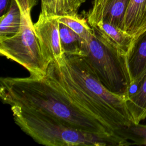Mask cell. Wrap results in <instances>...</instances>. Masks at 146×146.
<instances>
[{
    "label": "cell",
    "instance_id": "obj_1",
    "mask_svg": "<svg viewBox=\"0 0 146 146\" xmlns=\"http://www.w3.org/2000/svg\"><path fill=\"white\" fill-rule=\"evenodd\" d=\"M44 77L74 106L115 132L132 123L126 98L108 91L83 56L64 54L49 64Z\"/></svg>",
    "mask_w": 146,
    "mask_h": 146
},
{
    "label": "cell",
    "instance_id": "obj_2",
    "mask_svg": "<svg viewBox=\"0 0 146 146\" xmlns=\"http://www.w3.org/2000/svg\"><path fill=\"white\" fill-rule=\"evenodd\" d=\"M0 84V96L4 104L44 115L81 131L97 134H116L74 106L44 76L1 78Z\"/></svg>",
    "mask_w": 146,
    "mask_h": 146
},
{
    "label": "cell",
    "instance_id": "obj_3",
    "mask_svg": "<svg viewBox=\"0 0 146 146\" xmlns=\"http://www.w3.org/2000/svg\"><path fill=\"white\" fill-rule=\"evenodd\" d=\"M14 120L36 143L47 146H121L132 144L118 134L90 133L68 127L44 115L11 106Z\"/></svg>",
    "mask_w": 146,
    "mask_h": 146
},
{
    "label": "cell",
    "instance_id": "obj_4",
    "mask_svg": "<svg viewBox=\"0 0 146 146\" xmlns=\"http://www.w3.org/2000/svg\"><path fill=\"white\" fill-rule=\"evenodd\" d=\"M94 34L83 56L101 83L111 92L127 98L132 87L126 54L92 27Z\"/></svg>",
    "mask_w": 146,
    "mask_h": 146
},
{
    "label": "cell",
    "instance_id": "obj_5",
    "mask_svg": "<svg viewBox=\"0 0 146 146\" xmlns=\"http://www.w3.org/2000/svg\"><path fill=\"white\" fill-rule=\"evenodd\" d=\"M21 11V24L15 35L0 39L1 55L24 67L35 78L45 76L48 65L44 59L31 17L36 0H15Z\"/></svg>",
    "mask_w": 146,
    "mask_h": 146
},
{
    "label": "cell",
    "instance_id": "obj_6",
    "mask_svg": "<svg viewBox=\"0 0 146 146\" xmlns=\"http://www.w3.org/2000/svg\"><path fill=\"white\" fill-rule=\"evenodd\" d=\"M34 27L47 64L49 65L51 62L62 59L64 54L61 47L58 17L40 13Z\"/></svg>",
    "mask_w": 146,
    "mask_h": 146
},
{
    "label": "cell",
    "instance_id": "obj_7",
    "mask_svg": "<svg viewBox=\"0 0 146 146\" xmlns=\"http://www.w3.org/2000/svg\"><path fill=\"white\" fill-rule=\"evenodd\" d=\"M126 58L132 86H136L146 75V29L133 36Z\"/></svg>",
    "mask_w": 146,
    "mask_h": 146
},
{
    "label": "cell",
    "instance_id": "obj_8",
    "mask_svg": "<svg viewBox=\"0 0 146 146\" xmlns=\"http://www.w3.org/2000/svg\"><path fill=\"white\" fill-rule=\"evenodd\" d=\"M146 25V0H129L124 18L125 31L134 36Z\"/></svg>",
    "mask_w": 146,
    "mask_h": 146
},
{
    "label": "cell",
    "instance_id": "obj_9",
    "mask_svg": "<svg viewBox=\"0 0 146 146\" xmlns=\"http://www.w3.org/2000/svg\"><path fill=\"white\" fill-rule=\"evenodd\" d=\"M133 93L126 98V104L130 119L133 123H140L146 118V75Z\"/></svg>",
    "mask_w": 146,
    "mask_h": 146
},
{
    "label": "cell",
    "instance_id": "obj_10",
    "mask_svg": "<svg viewBox=\"0 0 146 146\" xmlns=\"http://www.w3.org/2000/svg\"><path fill=\"white\" fill-rule=\"evenodd\" d=\"M86 0H41L40 13L50 17L71 16L78 14Z\"/></svg>",
    "mask_w": 146,
    "mask_h": 146
},
{
    "label": "cell",
    "instance_id": "obj_11",
    "mask_svg": "<svg viewBox=\"0 0 146 146\" xmlns=\"http://www.w3.org/2000/svg\"><path fill=\"white\" fill-rule=\"evenodd\" d=\"M102 36L108 42L127 54L131 44L133 36L125 31L110 23L100 21L95 26Z\"/></svg>",
    "mask_w": 146,
    "mask_h": 146
},
{
    "label": "cell",
    "instance_id": "obj_12",
    "mask_svg": "<svg viewBox=\"0 0 146 146\" xmlns=\"http://www.w3.org/2000/svg\"><path fill=\"white\" fill-rule=\"evenodd\" d=\"M59 34L62 51L67 55H81L86 54L88 43L68 26L59 22Z\"/></svg>",
    "mask_w": 146,
    "mask_h": 146
},
{
    "label": "cell",
    "instance_id": "obj_13",
    "mask_svg": "<svg viewBox=\"0 0 146 146\" xmlns=\"http://www.w3.org/2000/svg\"><path fill=\"white\" fill-rule=\"evenodd\" d=\"M129 2V0H110L100 13L96 24L104 21L125 31L124 18Z\"/></svg>",
    "mask_w": 146,
    "mask_h": 146
},
{
    "label": "cell",
    "instance_id": "obj_14",
    "mask_svg": "<svg viewBox=\"0 0 146 146\" xmlns=\"http://www.w3.org/2000/svg\"><path fill=\"white\" fill-rule=\"evenodd\" d=\"M21 14L15 0H10L7 11L1 16L0 39L17 34L21 27Z\"/></svg>",
    "mask_w": 146,
    "mask_h": 146
},
{
    "label": "cell",
    "instance_id": "obj_15",
    "mask_svg": "<svg viewBox=\"0 0 146 146\" xmlns=\"http://www.w3.org/2000/svg\"><path fill=\"white\" fill-rule=\"evenodd\" d=\"M58 19L60 23L68 26L86 42L88 43L92 38L94 30L88 23L87 19H84L78 14L59 17Z\"/></svg>",
    "mask_w": 146,
    "mask_h": 146
},
{
    "label": "cell",
    "instance_id": "obj_16",
    "mask_svg": "<svg viewBox=\"0 0 146 146\" xmlns=\"http://www.w3.org/2000/svg\"><path fill=\"white\" fill-rule=\"evenodd\" d=\"M116 133L131 141L132 145H146V124L132 123L116 131Z\"/></svg>",
    "mask_w": 146,
    "mask_h": 146
},
{
    "label": "cell",
    "instance_id": "obj_17",
    "mask_svg": "<svg viewBox=\"0 0 146 146\" xmlns=\"http://www.w3.org/2000/svg\"><path fill=\"white\" fill-rule=\"evenodd\" d=\"M109 1L110 0H94L92 8L86 13L87 20L91 27H93L96 24L100 13Z\"/></svg>",
    "mask_w": 146,
    "mask_h": 146
},
{
    "label": "cell",
    "instance_id": "obj_18",
    "mask_svg": "<svg viewBox=\"0 0 146 146\" xmlns=\"http://www.w3.org/2000/svg\"><path fill=\"white\" fill-rule=\"evenodd\" d=\"M9 0H0V14L3 15L9 8Z\"/></svg>",
    "mask_w": 146,
    "mask_h": 146
},
{
    "label": "cell",
    "instance_id": "obj_19",
    "mask_svg": "<svg viewBox=\"0 0 146 146\" xmlns=\"http://www.w3.org/2000/svg\"><path fill=\"white\" fill-rule=\"evenodd\" d=\"M146 29V25H145V26L144 27V28L142 29V30H144V29ZM142 30H141V31H142Z\"/></svg>",
    "mask_w": 146,
    "mask_h": 146
}]
</instances>
